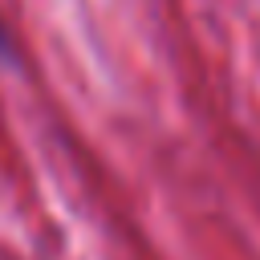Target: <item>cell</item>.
I'll use <instances>...</instances> for the list:
<instances>
[{"label":"cell","instance_id":"obj_1","mask_svg":"<svg viewBox=\"0 0 260 260\" xmlns=\"http://www.w3.org/2000/svg\"><path fill=\"white\" fill-rule=\"evenodd\" d=\"M12 49H16V41H12L8 24H4V12H0V57H12Z\"/></svg>","mask_w":260,"mask_h":260}]
</instances>
